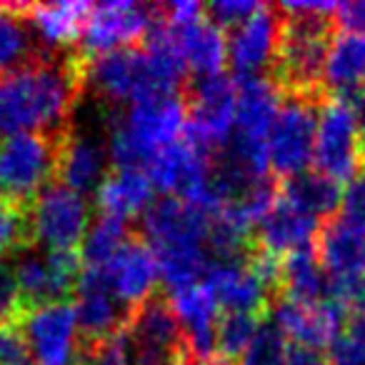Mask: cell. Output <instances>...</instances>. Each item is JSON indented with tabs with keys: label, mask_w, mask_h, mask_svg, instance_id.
Wrapping results in <instances>:
<instances>
[{
	"label": "cell",
	"mask_w": 365,
	"mask_h": 365,
	"mask_svg": "<svg viewBox=\"0 0 365 365\" xmlns=\"http://www.w3.org/2000/svg\"><path fill=\"white\" fill-rule=\"evenodd\" d=\"M88 58L81 46L51 51L0 76V143L23 133L73 130V108L88 88Z\"/></svg>",
	"instance_id": "1"
},
{
	"label": "cell",
	"mask_w": 365,
	"mask_h": 365,
	"mask_svg": "<svg viewBox=\"0 0 365 365\" xmlns=\"http://www.w3.org/2000/svg\"><path fill=\"white\" fill-rule=\"evenodd\" d=\"M108 135H110V158L115 168H143L163 148L182 138L188 110L182 96L148 98L133 103L125 110L110 108L108 113Z\"/></svg>",
	"instance_id": "2"
},
{
	"label": "cell",
	"mask_w": 365,
	"mask_h": 365,
	"mask_svg": "<svg viewBox=\"0 0 365 365\" xmlns=\"http://www.w3.org/2000/svg\"><path fill=\"white\" fill-rule=\"evenodd\" d=\"M68 133H23L0 143V188L8 198L33 205L58 180V163Z\"/></svg>",
	"instance_id": "3"
},
{
	"label": "cell",
	"mask_w": 365,
	"mask_h": 365,
	"mask_svg": "<svg viewBox=\"0 0 365 365\" xmlns=\"http://www.w3.org/2000/svg\"><path fill=\"white\" fill-rule=\"evenodd\" d=\"M133 365H198L168 293H155L128 325Z\"/></svg>",
	"instance_id": "4"
},
{
	"label": "cell",
	"mask_w": 365,
	"mask_h": 365,
	"mask_svg": "<svg viewBox=\"0 0 365 365\" xmlns=\"http://www.w3.org/2000/svg\"><path fill=\"white\" fill-rule=\"evenodd\" d=\"M328 93L320 96H283L278 118L268 135V163L275 178L305 173L315 155L318 115Z\"/></svg>",
	"instance_id": "5"
},
{
	"label": "cell",
	"mask_w": 365,
	"mask_h": 365,
	"mask_svg": "<svg viewBox=\"0 0 365 365\" xmlns=\"http://www.w3.org/2000/svg\"><path fill=\"white\" fill-rule=\"evenodd\" d=\"M315 168L330 180H353L363 170V133L340 98L325 96L318 115Z\"/></svg>",
	"instance_id": "6"
},
{
	"label": "cell",
	"mask_w": 365,
	"mask_h": 365,
	"mask_svg": "<svg viewBox=\"0 0 365 365\" xmlns=\"http://www.w3.org/2000/svg\"><path fill=\"white\" fill-rule=\"evenodd\" d=\"M88 86H93V91L113 108H120L123 103L133 106L148 98L170 96L158 88L148 66V56L140 46L118 48V51L88 58Z\"/></svg>",
	"instance_id": "7"
},
{
	"label": "cell",
	"mask_w": 365,
	"mask_h": 365,
	"mask_svg": "<svg viewBox=\"0 0 365 365\" xmlns=\"http://www.w3.org/2000/svg\"><path fill=\"white\" fill-rule=\"evenodd\" d=\"M163 16V6L150 3H125L110 0L91 8V16L83 28L81 48L86 56H101L118 48H135L143 43L150 26Z\"/></svg>",
	"instance_id": "8"
},
{
	"label": "cell",
	"mask_w": 365,
	"mask_h": 365,
	"mask_svg": "<svg viewBox=\"0 0 365 365\" xmlns=\"http://www.w3.org/2000/svg\"><path fill=\"white\" fill-rule=\"evenodd\" d=\"M73 298H76L73 308H76L81 340H101L113 333H120L130 325L133 313H135L115 295L108 268L83 265Z\"/></svg>",
	"instance_id": "9"
},
{
	"label": "cell",
	"mask_w": 365,
	"mask_h": 365,
	"mask_svg": "<svg viewBox=\"0 0 365 365\" xmlns=\"http://www.w3.org/2000/svg\"><path fill=\"white\" fill-rule=\"evenodd\" d=\"M36 240L48 250H78L88 225V203L81 193L53 182L33 203Z\"/></svg>",
	"instance_id": "10"
},
{
	"label": "cell",
	"mask_w": 365,
	"mask_h": 365,
	"mask_svg": "<svg viewBox=\"0 0 365 365\" xmlns=\"http://www.w3.org/2000/svg\"><path fill=\"white\" fill-rule=\"evenodd\" d=\"M280 31H283V13L278 6H265L253 18L230 33L228 58L233 78L268 76L278 53Z\"/></svg>",
	"instance_id": "11"
},
{
	"label": "cell",
	"mask_w": 365,
	"mask_h": 365,
	"mask_svg": "<svg viewBox=\"0 0 365 365\" xmlns=\"http://www.w3.org/2000/svg\"><path fill=\"white\" fill-rule=\"evenodd\" d=\"M203 285L218 300L220 308H225V313L268 315L270 303L275 300L273 290L250 263V255L245 260L213 263L205 273Z\"/></svg>",
	"instance_id": "12"
},
{
	"label": "cell",
	"mask_w": 365,
	"mask_h": 365,
	"mask_svg": "<svg viewBox=\"0 0 365 365\" xmlns=\"http://www.w3.org/2000/svg\"><path fill=\"white\" fill-rule=\"evenodd\" d=\"M275 320L283 328V333L293 338V345L323 350L340 338L343 328L348 325V310L333 300L305 305L290 298H278Z\"/></svg>",
	"instance_id": "13"
},
{
	"label": "cell",
	"mask_w": 365,
	"mask_h": 365,
	"mask_svg": "<svg viewBox=\"0 0 365 365\" xmlns=\"http://www.w3.org/2000/svg\"><path fill=\"white\" fill-rule=\"evenodd\" d=\"M28 348L41 365H68L76 348L78 318L73 303H56L38 308L23 318Z\"/></svg>",
	"instance_id": "14"
},
{
	"label": "cell",
	"mask_w": 365,
	"mask_h": 365,
	"mask_svg": "<svg viewBox=\"0 0 365 365\" xmlns=\"http://www.w3.org/2000/svg\"><path fill=\"white\" fill-rule=\"evenodd\" d=\"M108 273H110V283L118 298L128 308L138 310L150 295H155L160 265L148 240L140 233H133L120 248V253L108 265Z\"/></svg>",
	"instance_id": "15"
},
{
	"label": "cell",
	"mask_w": 365,
	"mask_h": 365,
	"mask_svg": "<svg viewBox=\"0 0 365 365\" xmlns=\"http://www.w3.org/2000/svg\"><path fill=\"white\" fill-rule=\"evenodd\" d=\"M178 313L185 338L193 350L195 358L203 360L213 358L218 350V323H220V305L213 295L208 293L203 283L193 285V288L178 290V293L168 295Z\"/></svg>",
	"instance_id": "16"
},
{
	"label": "cell",
	"mask_w": 365,
	"mask_h": 365,
	"mask_svg": "<svg viewBox=\"0 0 365 365\" xmlns=\"http://www.w3.org/2000/svg\"><path fill=\"white\" fill-rule=\"evenodd\" d=\"M235 83H238V118L233 133L243 140L268 145L270 128L278 118L283 93L270 76H250Z\"/></svg>",
	"instance_id": "17"
},
{
	"label": "cell",
	"mask_w": 365,
	"mask_h": 365,
	"mask_svg": "<svg viewBox=\"0 0 365 365\" xmlns=\"http://www.w3.org/2000/svg\"><path fill=\"white\" fill-rule=\"evenodd\" d=\"M315 250L325 273L333 278L365 275V228L345 220L343 215H335L320 225Z\"/></svg>",
	"instance_id": "18"
},
{
	"label": "cell",
	"mask_w": 365,
	"mask_h": 365,
	"mask_svg": "<svg viewBox=\"0 0 365 365\" xmlns=\"http://www.w3.org/2000/svg\"><path fill=\"white\" fill-rule=\"evenodd\" d=\"M320 225H323L320 220L300 213L280 198L275 208L263 218V223L255 228V243L268 253L285 258L288 253L315 245Z\"/></svg>",
	"instance_id": "19"
},
{
	"label": "cell",
	"mask_w": 365,
	"mask_h": 365,
	"mask_svg": "<svg viewBox=\"0 0 365 365\" xmlns=\"http://www.w3.org/2000/svg\"><path fill=\"white\" fill-rule=\"evenodd\" d=\"M51 48L26 16V3H0V76L41 61Z\"/></svg>",
	"instance_id": "20"
},
{
	"label": "cell",
	"mask_w": 365,
	"mask_h": 365,
	"mask_svg": "<svg viewBox=\"0 0 365 365\" xmlns=\"http://www.w3.org/2000/svg\"><path fill=\"white\" fill-rule=\"evenodd\" d=\"M106 180V150L91 135H78L71 130L61 150L58 163V180L66 188L86 195L93 193Z\"/></svg>",
	"instance_id": "21"
},
{
	"label": "cell",
	"mask_w": 365,
	"mask_h": 365,
	"mask_svg": "<svg viewBox=\"0 0 365 365\" xmlns=\"http://www.w3.org/2000/svg\"><path fill=\"white\" fill-rule=\"evenodd\" d=\"M153 182L145 175V170L138 168H115L110 175H106L103 185L98 188V210L101 215L125 220L130 223L135 215L150 208Z\"/></svg>",
	"instance_id": "22"
},
{
	"label": "cell",
	"mask_w": 365,
	"mask_h": 365,
	"mask_svg": "<svg viewBox=\"0 0 365 365\" xmlns=\"http://www.w3.org/2000/svg\"><path fill=\"white\" fill-rule=\"evenodd\" d=\"M91 8V3H26V16L51 51H68L81 46Z\"/></svg>",
	"instance_id": "23"
},
{
	"label": "cell",
	"mask_w": 365,
	"mask_h": 365,
	"mask_svg": "<svg viewBox=\"0 0 365 365\" xmlns=\"http://www.w3.org/2000/svg\"><path fill=\"white\" fill-rule=\"evenodd\" d=\"M173 33H175V41L180 46L182 61H185L188 71H193L195 78H210L223 73L225 58H228V43L215 23H210L203 16L190 26L173 28Z\"/></svg>",
	"instance_id": "24"
},
{
	"label": "cell",
	"mask_w": 365,
	"mask_h": 365,
	"mask_svg": "<svg viewBox=\"0 0 365 365\" xmlns=\"http://www.w3.org/2000/svg\"><path fill=\"white\" fill-rule=\"evenodd\" d=\"M360 86H365V36L338 31L325 58L323 88L328 96H343Z\"/></svg>",
	"instance_id": "25"
},
{
	"label": "cell",
	"mask_w": 365,
	"mask_h": 365,
	"mask_svg": "<svg viewBox=\"0 0 365 365\" xmlns=\"http://www.w3.org/2000/svg\"><path fill=\"white\" fill-rule=\"evenodd\" d=\"M330 275L325 273L315 245L288 253L280 265V298L298 300L305 305L328 300Z\"/></svg>",
	"instance_id": "26"
},
{
	"label": "cell",
	"mask_w": 365,
	"mask_h": 365,
	"mask_svg": "<svg viewBox=\"0 0 365 365\" xmlns=\"http://www.w3.org/2000/svg\"><path fill=\"white\" fill-rule=\"evenodd\" d=\"M280 198L300 213L325 223L338 213L343 203V190H340V182L330 180L323 173L305 170L293 178H285L280 185Z\"/></svg>",
	"instance_id": "27"
},
{
	"label": "cell",
	"mask_w": 365,
	"mask_h": 365,
	"mask_svg": "<svg viewBox=\"0 0 365 365\" xmlns=\"http://www.w3.org/2000/svg\"><path fill=\"white\" fill-rule=\"evenodd\" d=\"M130 235L133 230L128 228L125 220L101 215L83 240V263L88 268H108Z\"/></svg>",
	"instance_id": "28"
},
{
	"label": "cell",
	"mask_w": 365,
	"mask_h": 365,
	"mask_svg": "<svg viewBox=\"0 0 365 365\" xmlns=\"http://www.w3.org/2000/svg\"><path fill=\"white\" fill-rule=\"evenodd\" d=\"M288 335L273 318V313L265 315L260 323L258 333L253 335L250 345L243 353V363L240 365H285L288 358Z\"/></svg>",
	"instance_id": "29"
},
{
	"label": "cell",
	"mask_w": 365,
	"mask_h": 365,
	"mask_svg": "<svg viewBox=\"0 0 365 365\" xmlns=\"http://www.w3.org/2000/svg\"><path fill=\"white\" fill-rule=\"evenodd\" d=\"M270 315V313H268ZM265 315L253 313H223L218 323V350L223 358L238 360L258 333Z\"/></svg>",
	"instance_id": "30"
},
{
	"label": "cell",
	"mask_w": 365,
	"mask_h": 365,
	"mask_svg": "<svg viewBox=\"0 0 365 365\" xmlns=\"http://www.w3.org/2000/svg\"><path fill=\"white\" fill-rule=\"evenodd\" d=\"M23 305L18 288L16 265L11 255H0V323H21Z\"/></svg>",
	"instance_id": "31"
},
{
	"label": "cell",
	"mask_w": 365,
	"mask_h": 365,
	"mask_svg": "<svg viewBox=\"0 0 365 365\" xmlns=\"http://www.w3.org/2000/svg\"><path fill=\"white\" fill-rule=\"evenodd\" d=\"M263 8V3H248V0H218V3H208L205 6V18L220 28V31H230L243 26L248 18Z\"/></svg>",
	"instance_id": "32"
},
{
	"label": "cell",
	"mask_w": 365,
	"mask_h": 365,
	"mask_svg": "<svg viewBox=\"0 0 365 365\" xmlns=\"http://www.w3.org/2000/svg\"><path fill=\"white\" fill-rule=\"evenodd\" d=\"M28 348L26 333L21 323H0V365H21L28 363Z\"/></svg>",
	"instance_id": "33"
},
{
	"label": "cell",
	"mask_w": 365,
	"mask_h": 365,
	"mask_svg": "<svg viewBox=\"0 0 365 365\" xmlns=\"http://www.w3.org/2000/svg\"><path fill=\"white\" fill-rule=\"evenodd\" d=\"M343 218L350 223L365 228V170H360L353 180H348V188L343 190Z\"/></svg>",
	"instance_id": "34"
},
{
	"label": "cell",
	"mask_w": 365,
	"mask_h": 365,
	"mask_svg": "<svg viewBox=\"0 0 365 365\" xmlns=\"http://www.w3.org/2000/svg\"><path fill=\"white\" fill-rule=\"evenodd\" d=\"M330 365H365V343L353 335H340L330 345Z\"/></svg>",
	"instance_id": "35"
},
{
	"label": "cell",
	"mask_w": 365,
	"mask_h": 365,
	"mask_svg": "<svg viewBox=\"0 0 365 365\" xmlns=\"http://www.w3.org/2000/svg\"><path fill=\"white\" fill-rule=\"evenodd\" d=\"M335 21H338V28H343V31L363 33L365 36V0L338 6V11H335Z\"/></svg>",
	"instance_id": "36"
},
{
	"label": "cell",
	"mask_w": 365,
	"mask_h": 365,
	"mask_svg": "<svg viewBox=\"0 0 365 365\" xmlns=\"http://www.w3.org/2000/svg\"><path fill=\"white\" fill-rule=\"evenodd\" d=\"M285 365H330V358L323 350L303 348V345H290Z\"/></svg>",
	"instance_id": "37"
},
{
	"label": "cell",
	"mask_w": 365,
	"mask_h": 365,
	"mask_svg": "<svg viewBox=\"0 0 365 365\" xmlns=\"http://www.w3.org/2000/svg\"><path fill=\"white\" fill-rule=\"evenodd\" d=\"M335 98H340V101L350 108V113H353L360 133L365 135V86L355 88V91H350V93H343V96H335Z\"/></svg>",
	"instance_id": "38"
},
{
	"label": "cell",
	"mask_w": 365,
	"mask_h": 365,
	"mask_svg": "<svg viewBox=\"0 0 365 365\" xmlns=\"http://www.w3.org/2000/svg\"><path fill=\"white\" fill-rule=\"evenodd\" d=\"M348 335L353 338L363 340L365 343V308H358V310H350L348 313Z\"/></svg>",
	"instance_id": "39"
},
{
	"label": "cell",
	"mask_w": 365,
	"mask_h": 365,
	"mask_svg": "<svg viewBox=\"0 0 365 365\" xmlns=\"http://www.w3.org/2000/svg\"><path fill=\"white\" fill-rule=\"evenodd\" d=\"M198 365H240V363H235V360H230V358H223V355H213V358L203 360V363H198Z\"/></svg>",
	"instance_id": "40"
},
{
	"label": "cell",
	"mask_w": 365,
	"mask_h": 365,
	"mask_svg": "<svg viewBox=\"0 0 365 365\" xmlns=\"http://www.w3.org/2000/svg\"><path fill=\"white\" fill-rule=\"evenodd\" d=\"M363 170H365V135H363Z\"/></svg>",
	"instance_id": "41"
},
{
	"label": "cell",
	"mask_w": 365,
	"mask_h": 365,
	"mask_svg": "<svg viewBox=\"0 0 365 365\" xmlns=\"http://www.w3.org/2000/svg\"><path fill=\"white\" fill-rule=\"evenodd\" d=\"M3 200H6V193H3V188H0V203H3Z\"/></svg>",
	"instance_id": "42"
},
{
	"label": "cell",
	"mask_w": 365,
	"mask_h": 365,
	"mask_svg": "<svg viewBox=\"0 0 365 365\" xmlns=\"http://www.w3.org/2000/svg\"><path fill=\"white\" fill-rule=\"evenodd\" d=\"M21 365H36V363H21Z\"/></svg>",
	"instance_id": "43"
}]
</instances>
